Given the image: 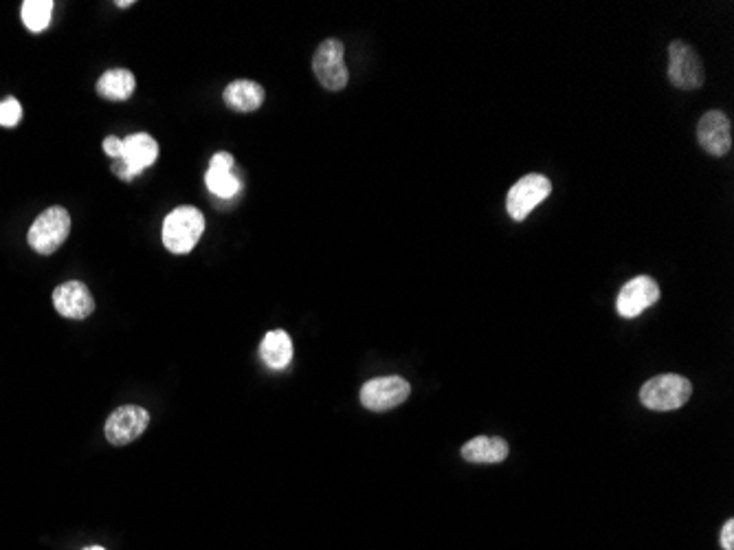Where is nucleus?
Returning <instances> with one entry per match:
<instances>
[{"label":"nucleus","instance_id":"7ed1b4c3","mask_svg":"<svg viewBox=\"0 0 734 550\" xmlns=\"http://www.w3.org/2000/svg\"><path fill=\"white\" fill-rule=\"evenodd\" d=\"M693 385L680 374H660L642 385L640 401L653 412H673L688 403Z\"/></svg>","mask_w":734,"mask_h":550},{"label":"nucleus","instance_id":"20e7f679","mask_svg":"<svg viewBox=\"0 0 734 550\" xmlns=\"http://www.w3.org/2000/svg\"><path fill=\"white\" fill-rule=\"evenodd\" d=\"M313 71L326 91H341V88H346L350 73L346 66V49H343L341 40L328 38L319 44L313 58Z\"/></svg>","mask_w":734,"mask_h":550},{"label":"nucleus","instance_id":"393cba45","mask_svg":"<svg viewBox=\"0 0 734 550\" xmlns=\"http://www.w3.org/2000/svg\"><path fill=\"white\" fill-rule=\"evenodd\" d=\"M84 550H106V548H102V546H91V548H84Z\"/></svg>","mask_w":734,"mask_h":550},{"label":"nucleus","instance_id":"423d86ee","mask_svg":"<svg viewBox=\"0 0 734 550\" xmlns=\"http://www.w3.org/2000/svg\"><path fill=\"white\" fill-rule=\"evenodd\" d=\"M552 192V183L548 176L543 174H528L524 179H519L513 187H510L508 198H506V209L510 218L515 220H526L532 209L541 205Z\"/></svg>","mask_w":734,"mask_h":550},{"label":"nucleus","instance_id":"f257e3e1","mask_svg":"<svg viewBox=\"0 0 734 550\" xmlns=\"http://www.w3.org/2000/svg\"><path fill=\"white\" fill-rule=\"evenodd\" d=\"M205 231V216L196 207H176L163 220V245L176 256L192 251Z\"/></svg>","mask_w":734,"mask_h":550},{"label":"nucleus","instance_id":"f3484780","mask_svg":"<svg viewBox=\"0 0 734 550\" xmlns=\"http://www.w3.org/2000/svg\"><path fill=\"white\" fill-rule=\"evenodd\" d=\"M22 22L33 33H40L49 27L53 16V0H25L20 9Z\"/></svg>","mask_w":734,"mask_h":550},{"label":"nucleus","instance_id":"b1692460","mask_svg":"<svg viewBox=\"0 0 734 550\" xmlns=\"http://www.w3.org/2000/svg\"><path fill=\"white\" fill-rule=\"evenodd\" d=\"M132 3H130V0H128V3H124V0H121V3H117V7H130Z\"/></svg>","mask_w":734,"mask_h":550},{"label":"nucleus","instance_id":"a211bd4d","mask_svg":"<svg viewBox=\"0 0 734 550\" xmlns=\"http://www.w3.org/2000/svg\"><path fill=\"white\" fill-rule=\"evenodd\" d=\"M205 183L209 187L211 194H216L218 198H233L240 192V179L233 170H214L209 168L205 174Z\"/></svg>","mask_w":734,"mask_h":550},{"label":"nucleus","instance_id":"9d476101","mask_svg":"<svg viewBox=\"0 0 734 550\" xmlns=\"http://www.w3.org/2000/svg\"><path fill=\"white\" fill-rule=\"evenodd\" d=\"M697 141L713 157H726L732 148V124L721 110H708L697 124Z\"/></svg>","mask_w":734,"mask_h":550},{"label":"nucleus","instance_id":"6ab92c4d","mask_svg":"<svg viewBox=\"0 0 734 550\" xmlns=\"http://www.w3.org/2000/svg\"><path fill=\"white\" fill-rule=\"evenodd\" d=\"M22 121V106L16 97H7L0 102V126L14 128Z\"/></svg>","mask_w":734,"mask_h":550},{"label":"nucleus","instance_id":"f03ea898","mask_svg":"<svg viewBox=\"0 0 734 550\" xmlns=\"http://www.w3.org/2000/svg\"><path fill=\"white\" fill-rule=\"evenodd\" d=\"M69 236H71V214L66 212L64 207L55 205L44 209V212L33 220L27 240L29 247L40 253V256H51V253H55L64 245Z\"/></svg>","mask_w":734,"mask_h":550},{"label":"nucleus","instance_id":"4468645a","mask_svg":"<svg viewBox=\"0 0 734 550\" xmlns=\"http://www.w3.org/2000/svg\"><path fill=\"white\" fill-rule=\"evenodd\" d=\"M262 361L271 370H284L293 359V339L286 330H271L260 344Z\"/></svg>","mask_w":734,"mask_h":550},{"label":"nucleus","instance_id":"2eb2a0df","mask_svg":"<svg viewBox=\"0 0 734 550\" xmlns=\"http://www.w3.org/2000/svg\"><path fill=\"white\" fill-rule=\"evenodd\" d=\"M128 165L137 170H146L159 159V143L154 141L146 132H137L124 139V154H121Z\"/></svg>","mask_w":734,"mask_h":550},{"label":"nucleus","instance_id":"0eeeda50","mask_svg":"<svg viewBox=\"0 0 734 550\" xmlns=\"http://www.w3.org/2000/svg\"><path fill=\"white\" fill-rule=\"evenodd\" d=\"M411 394V385L403 377H378L361 388V403L370 412H387L403 405Z\"/></svg>","mask_w":734,"mask_h":550},{"label":"nucleus","instance_id":"6e6552de","mask_svg":"<svg viewBox=\"0 0 734 550\" xmlns=\"http://www.w3.org/2000/svg\"><path fill=\"white\" fill-rule=\"evenodd\" d=\"M150 425V414L137 405H124L108 416L104 434L110 445L126 447L137 440Z\"/></svg>","mask_w":734,"mask_h":550},{"label":"nucleus","instance_id":"4be33fe9","mask_svg":"<svg viewBox=\"0 0 734 550\" xmlns=\"http://www.w3.org/2000/svg\"><path fill=\"white\" fill-rule=\"evenodd\" d=\"M209 168L214 170H233V157L229 152H218L214 159L209 161Z\"/></svg>","mask_w":734,"mask_h":550},{"label":"nucleus","instance_id":"f8f14e48","mask_svg":"<svg viewBox=\"0 0 734 550\" xmlns=\"http://www.w3.org/2000/svg\"><path fill=\"white\" fill-rule=\"evenodd\" d=\"M508 443L497 436H477L462 447V458L475 465H497L508 458Z\"/></svg>","mask_w":734,"mask_h":550},{"label":"nucleus","instance_id":"9b49d317","mask_svg":"<svg viewBox=\"0 0 734 550\" xmlns=\"http://www.w3.org/2000/svg\"><path fill=\"white\" fill-rule=\"evenodd\" d=\"M53 306L62 317L66 319H86L91 317L95 311V300L93 293L88 291V286L71 280L60 284L58 289L53 291Z\"/></svg>","mask_w":734,"mask_h":550},{"label":"nucleus","instance_id":"5701e85b","mask_svg":"<svg viewBox=\"0 0 734 550\" xmlns=\"http://www.w3.org/2000/svg\"><path fill=\"white\" fill-rule=\"evenodd\" d=\"M721 546L726 550H734V520H728L721 528Z\"/></svg>","mask_w":734,"mask_h":550},{"label":"nucleus","instance_id":"aec40b11","mask_svg":"<svg viewBox=\"0 0 734 550\" xmlns=\"http://www.w3.org/2000/svg\"><path fill=\"white\" fill-rule=\"evenodd\" d=\"M113 172L119 176V179H124V181H132V179H135L137 174H141V170L132 168V165H128L124 159H115V163H113Z\"/></svg>","mask_w":734,"mask_h":550},{"label":"nucleus","instance_id":"412c9836","mask_svg":"<svg viewBox=\"0 0 734 550\" xmlns=\"http://www.w3.org/2000/svg\"><path fill=\"white\" fill-rule=\"evenodd\" d=\"M104 152L108 154V157L121 159V154H124V141H121L119 137L104 139Z\"/></svg>","mask_w":734,"mask_h":550},{"label":"nucleus","instance_id":"39448f33","mask_svg":"<svg viewBox=\"0 0 734 550\" xmlns=\"http://www.w3.org/2000/svg\"><path fill=\"white\" fill-rule=\"evenodd\" d=\"M704 80V64L697 51L684 40H673L669 44V82L682 91H695Z\"/></svg>","mask_w":734,"mask_h":550},{"label":"nucleus","instance_id":"dca6fc26","mask_svg":"<svg viewBox=\"0 0 734 550\" xmlns=\"http://www.w3.org/2000/svg\"><path fill=\"white\" fill-rule=\"evenodd\" d=\"M137 80L128 69H110L97 80V95L110 102H126L135 93Z\"/></svg>","mask_w":734,"mask_h":550},{"label":"nucleus","instance_id":"ddd939ff","mask_svg":"<svg viewBox=\"0 0 734 550\" xmlns=\"http://www.w3.org/2000/svg\"><path fill=\"white\" fill-rule=\"evenodd\" d=\"M264 97V88L253 80L231 82L225 88V93H222L225 104L231 110H236V113H253V110H258L264 104Z\"/></svg>","mask_w":734,"mask_h":550},{"label":"nucleus","instance_id":"1a4fd4ad","mask_svg":"<svg viewBox=\"0 0 734 550\" xmlns=\"http://www.w3.org/2000/svg\"><path fill=\"white\" fill-rule=\"evenodd\" d=\"M660 300V286L649 275H638L622 286L616 300V311L620 317L633 319L647 311L649 306Z\"/></svg>","mask_w":734,"mask_h":550}]
</instances>
